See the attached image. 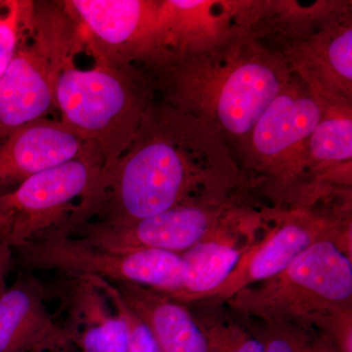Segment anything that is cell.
<instances>
[{
    "label": "cell",
    "instance_id": "1",
    "mask_svg": "<svg viewBox=\"0 0 352 352\" xmlns=\"http://www.w3.org/2000/svg\"><path fill=\"white\" fill-rule=\"evenodd\" d=\"M234 175L226 146L205 122L168 105L150 106L131 147L103 170L75 226H124L185 204L224 200Z\"/></svg>",
    "mask_w": 352,
    "mask_h": 352
},
{
    "label": "cell",
    "instance_id": "2",
    "mask_svg": "<svg viewBox=\"0 0 352 352\" xmlns=\"http://www.w3.org/2000/svg\"><path fill=\"white\" fill-rule=\"evenodd\" d=\"M241 289L226 302L263 322L310 324L352 352L351 238L317 241L276 276Z\"/></svg>",
    "mask_w": 352,
    "mask_h": 352
},
{
    "label": "cell",
    "instance_id": "3",
    "mask_svg": "<svg viewBox=\"0 0 352 352\" xmlns=\"http://www.w3.org/2000/svg\"><path fill=\"white\" fill-rule=\"evenodd\" d=\"M92 68L69 63L59 76L55 94L61 122L91 141L108 170L131 147L148 105L149 82L131 65L113 61L85 34Z\"/></svg>",
    "mask_w": 352,
    "mask_h": 352
},
{
    "label": "cell",
    "instance_id": "4",
    "mask_svg": "<svg viewBox=\"0 0 352 352\" xmlns=\"http://www.w3.org/2000/svg\"><path fill=\"white\" fill-rule=\"evenodd\" d=\"M85 50L82 28L64 1H36L31 29L0 78V145L16 129L56 109L59 76Z\"/></svg>",
    "mask_w": 352,
    "mask_h": 352
},
{
    "label": "cell",
    "instance_id": "5",
    "mask_svg": "<svg viewBox=\"0 0 352 352\" xmlns=\"http://www.w3.org/2000/svg\"><path fill=\"white\" fill-rule=\"evenodd\" d=\"M32 270L89 275L116 283L139 285L177 300L184 292L182 254L160 250L113 251L52 231L17 248Z\"/></svg>",
    "mask_w": 352,
    "mask_h": 352
},
{
    "label": "cell",
    "instance_id": "6",
    "mask_svg": "<svg viewBox=\"0 0 352 352\" xmlns=\"http://www.w3.org/2000/svg\"><path fill=\"white\" fill-rule=\"evenodd\" d=\"M101 157L74 160L0 194V242L12 249L68 226L100 182Z\"/></svg>",
    "mask_w": 352,
    "mask_h": 352
},
{
    "label": "cell",
    "instance_id": "7",
    "mask_svg": "<svg viewBox=\"0 0 352 352\" xmlns=\"http://www.w3.org/2000/svg\"><path fill=\"white\" fill-rule=\"evenodd\" d=\"M231 212L224 200L197 201L131 224L83 222L62 233L102 249L160 250L182 254L219 228Z\"/></svg>",
    "mask_w": 352,
    "mask_h": 352
},
{
    "label": "cell",
    "instance_id": "8",
    "mask_svg": "<svg viewBox=\"0 0 352 352\" xmlns=\"http://www.w3.org/2000/svg\"><path fill=\"white\" fill-rule=\"evenodd\" d=\"M219 72V83L208 95L215 132L249 140L261 116L288 85L286 68L275 58L254 54Z\"/></svg>",
    "mask_w": 352,
    "mask_h": 352
},
{
    "label": "cell",
    "instance_id": "9",
    "mask_svg": "<svg viewBox=\"0 0 352 352\" xmlns=\"http://www.w3.org/2000/svg\"><path fill=\"white\" fill-rule=\"evenodd\" d=\"M64 4L87 38L113 61L131 65L159 48L161 2L67 0Z\"/></svg>",
    "mask_w": 352,
    "mask_h": 352
},
{
    "label": "cell",
    "instance_id": "10",
    "mask_svg": "<svg viewBox=\"0 0 352 352\" xmlns=\"http://www.w3.org/2000/svg\"><path fill=\"white\" fill-rule=\"evenodd\" d=\"M351 236V223L302 214L270 228L240 259L226 282L201 300L226 302L241 289L276 276L317 241Z\"/></svg>",
    "mask_w": 352,
    "mask_h": 352
},
{
    "label": "cell",
    "instance_id": "11",
    "mask_svg": "<svg viewBox=\"0 0 352 352\" xmlns=\"http://www.w3.org/2000/svg\"><path fill=\"white\" fill-rule=\"evenodd\" d=\"M87 157L101 154L80 132L61 120H36L16 129L0 145V185L20 184L32 175Z\"/></svg>",
    "mask_w": 352,
    "mask_h": 352
},
{
    "label": "cell",
    "instance_id": "12",
    "mask_svg": "<svg viewBox=\"0 0 352 352\" xmlns=\"http://www.w3.org/2000/svg\"><path fill=\"white\" fill-rule=\"evenodd\" d=\"M256 222L231 212L219 228L183 252L180 302H199L219 288L256 242Z\"/></svg>",
    "mask_w": 352,
    "mask_h": 352
},
{
    "label": "cell",
    "instance_id": "13",
    "mask_svg": "<svg viewBox=\"0 0 352 352\" xmlns=\"http://www.w3.org/2000/svg\"><path fill=\"white\" fill-rule=\"evenodd\" d=\"M323 113L320 101L300 87L286 85L252 129L249 140L256 161L278 166L309 139Z\"/></svg>",
    "mask_w": 352,
    "mask_h": 352
},
{
    "label": "cell",
    "instance_id": "14",
    "mask_svg": "<svg viewBox=\"0 0 352 352\" xmlns=\"http://www.w3.org/2000/svg\"><path fill=\"white\" fill-rule=\"evenodd\" d=\"M43 286L25 275L0 298V352H34L50 344L69 342L47 307Z\"/></svg>",
    "mask_w": 352,
    "mask_h": 352
},
{
    "label": "cell",
    "instance_id": "15",
    "mask_svg": "<svg viewBox=\"0 0 352 352\" xmlns=\"http://www.w3.org/2000/svg\"><path fill=\"white\" fill-rule=\"evenodd\" d=\"M75 279L67 300L68 324L63 328L69 344L78 352H129L126 322L89 277Z\"/></svg>",
    "mask_w": 352,
    "mask_h": 352
},
{
    "label": "cell",
    "instance_id": "16",
    "mask_svg": "<svg viewBox=\"0 0 352 352\" xmlns=\"http://www.w3.org/2000/svg\"><path fill=\"white\" fill-rule=\"evenodd\" d=\"M112 283L162 352H208L205 335L184 303L139 285Z\"/></svg>",
    "mask_w": 352,
    "mask_h": 352
},
{
    "label": "cell",
    "instance_id": "17",
    "mask_svg": "<svg viewBox=\"0 0 352 352\" xmlns=\"http://www.w3.org/2000/svg\"><path fill=\"white\" fill-rule=\"evenodd\" d=\"M254 331L265 352H342L335 340L321 329L300 322H263Z\"/></svg>",
    "mask_w": 352,
    "mask_h": 352
},
{
    "label": "cell",
    "instance_id": "18",
    "mask_svg": "<svg viewBox=\"0 0 352 352\" xmlns=\"http://www.w3.org/2000/svg\"><path fill=\"white\" fill-rule=\"evenodd\" d=\"M309 152L315 161L340 163L351 161L352 124L347 113H333L322 118L310 135Z\"/></svg>",
    "mask_w": 352,
    "mask_h": 352
},
{
    "label": "cell",
    "instance_id": "19",
    "mask_svg": "<svg viewBox=\"0 0 352 352\" xmlns=\"http://www.w3.org/2000/svg\"><path fill=\"white\" fill-rule=\"evenodd\" d=\"M195 318L207 340L208 352H265L263 342L254 331L221 314Z\"/></svg>",
    "mask_w": 352,
    "mask_h": 352
},
{
    "label": "cell",
    "instance_id": "20",
    "mask_svg": "<svg viewBox=\"0 0 352 352\" xmlns=\"http://www.w3.org/2000/svg\"><path fill=\"white\" fill-rule=\"evenodd\" d=\"M36 1L0 0V78L31 29Z\"/></svg>",
    "mask_w": 352,
    "mask_h": 352
},
{
    "label": "cell",
    "instance_id": "21",
    "mask_svg": "<svg viewBox=\"0 0 352 352\" xmlns=\"http://www.w3.org/2000/svg\"><path fill=\"white\" fill-rule=\"evenodd\" d=\"M87 276L103 291L116 311L126 322L129 330V352H162L151 331L127 307L112 282L96 276Z\"/></svg>",
    "mask_w": 352,
    "mask_h": 352
},
{
    "label": "cell",
    "instance_id": "22",
    "mask_svg": "<svg viewBox=\"0 0 352 352\" xmlns=\"http://www.w3.org/2000/svg\"><path fill=\"white\" fill-rule=\"evenodd\" d=\"M352 30L346 28L339 36H335L328 46L327 59L329 66L333 74L342 78L344 82L351 83Z\"/></svg>",
    "mask_w": 352,
    "mask_h": 352
},
{
    "label": "cell",
    "instance_id": "23",
    "mask_svg": "<svg viewBox=\"0 0 352 352\" xmlns=\"http://www.w3.org/2000/svg\"><path fill=\"white\" fill-rule=\"evenodd\" d=\"M12 248L6 243L0 242V298L8 288L6 285V278L12 266Z\"/></svg>",
    "mask_w": 352,
    "mask_h": 352
},
{
    "label": "cell",
    "instance_id": "24",
    "mask_svg": "<svg viewBox=\"0 0 352 352\" xmlns=\"http://www.w3.org/2000/svg\"><path fill=\"white\" fill-rule=\"evenodd\" d=\"M34 352H78L69 342L50 344Z\"/></svg>",
    "mask_w": 352,
    "mask_h": 352
}]
</instances>
